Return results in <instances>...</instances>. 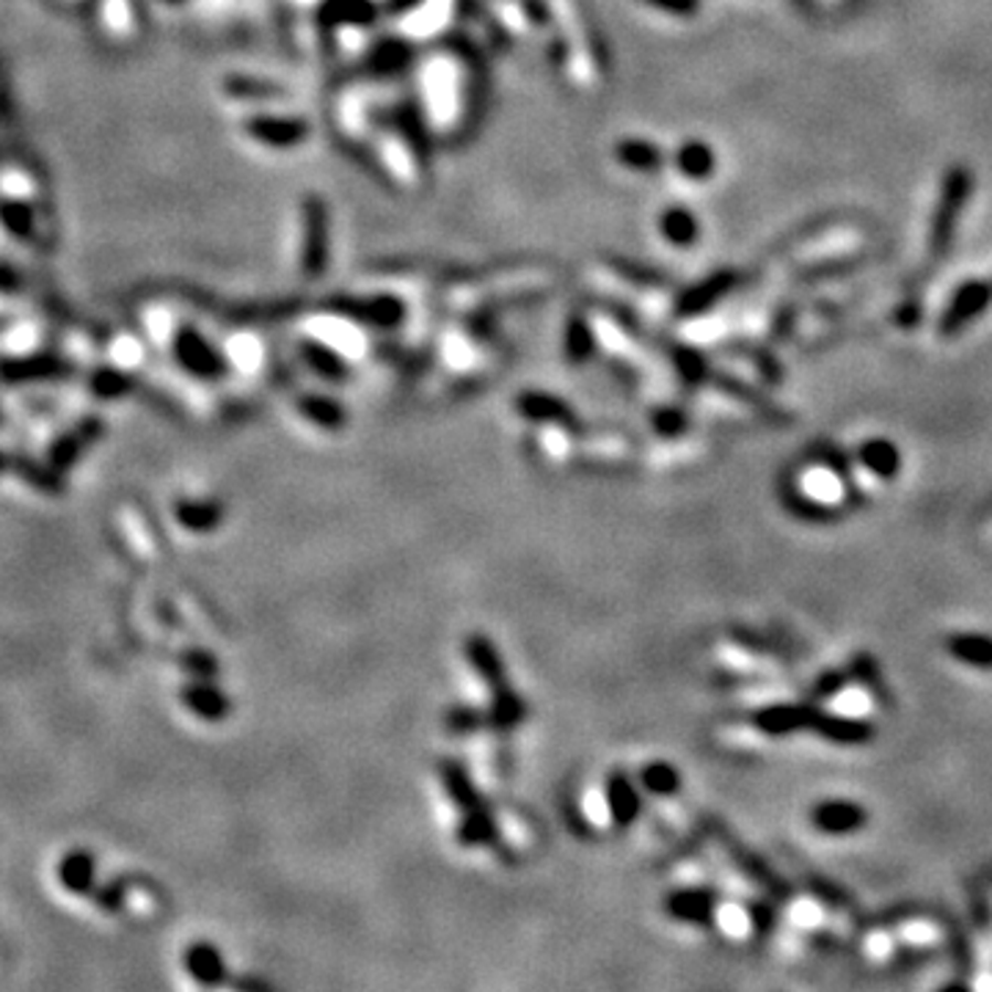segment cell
<instances>
[{"mask_svg": "<svg viewBox=\"0 0 992 992\" xmlns=\"http://www.w3.org/2000/svg\"><path fill=\"white\" fill-rule=\"evenodd\" d=\"M208 656L204 654H188V656H182V665L188 667V671H193V673H199V676H204V673H213V665H208Z\"/></svg>", "mask_w": 992, "mask_h": 992, "instance_id": "27", "label": "cell"}, {"mask_svg": "<svg viewBox=\"0 0 992 992\" xmlns=\"http://www.w3.org/2000/svg\"><path fill=\"white\" fill-rule=\"evenodd\" d=\"M946 651L973 671L992 673V637L979 632H957L946 637Z\"/></svg>", "mask_w": 992, "mask_h": 992, "instance_id": "10", "label": "cell"}, {"mask_svg": "<svg viewBox=\"0 0 992 992\" xmlns=\"http://www.w3.org/2000/svg\"><path fill=\"white\" fill-rule=\"evenodd\" d=\"M11 469V458L6 453H0V475H3V472H9Z\"/></svg>", "mask_w": 992, "mask_h": 992, "instance_id": "28", "label": "cell"}, {"mask_svg": "<svg viewBox=\"0 0 992 992\" xmlns=\"http://www.w3.org/2000/svg\"><path fill=\"white\" fill-rule=\"evenodd\" d=\"M94 899H97V907L103 912H119L125 907V879H116V883L94 890Z\"/></svg>", "mask_w": 992, "mask_h": 992, "instance_id": "24", "label": "cell"}, {"mask_svg": "<svg viewBox=\"0 0 992 992\" xmlns=\"http://www.w3.org/2000/svg\"><path fill=\"white\" fill-rule=\"evenodd\" d=\"M813 711H816V706L811 704H778L761 709L752 720H756L758 731L769 734V737H789V734L811 728Z\"/></svg>", "mask_w": 992, "mask_h": 992, "instance_id": "7", "label": "cell"}, {"mask_svg": "<svg viewBox=\"0 0 992 992\" xmlns=\"http://www.w3.org/2000/svg\"><path fill=\"white\" fill-rule=\"evenodd\" d=\"M992 306V278H965V282L957 284V289L951 293L949 304H946L943 315L938 320V334L943 339L960 337L968 326L979 320L982 315H988Z\"/></svg>", "mask_w": 992, "mask_h": 992, "instance_id": "3", "label": "cell"}, {"mask_svg": "<svg viewBox=\"0 0 992 992\" xmlns=\"http://www.w3.org/2000/svg\"><path fill=\"white\" fill-rule=\"evenodd\" d=\"M92 389L105 400L122 398V394L130 389V378L122 376V372H114V370H99L97 376H94Z\"/></svg>", "mask_w": 992, "mask_h": 992, "instance_id": "22", "label": "cell"}, {"mask_svg": "<svg viewBox=\"0 0 992 992\" xmlns=\"http://www.w3.org/2000/svg\"><path fill=\"white\" fill-rule=\"evenodd\" d=\"M425 103H428V122L433 127H453L461 119V77L455 72V64L447 59H431L425 64Z\"/></svg>", "mask_w": 992, "mask_h": 992, "instance_id": "2", "label": "cell"}, {"mask_svg": "<svg viewBox=\"0 0 992 992\" xmlns=\"http://www.w3.org/2000/svg\"><path fill=\"white\" fill-rule=\"evenodd\" d=\"M737 284H739L737 273L720 271V273H715V276L706 278V282H700L698 287L689 289L678 306H682L684 315H704V312H709L711 306L722 298V295L731 293Z\"/></svg>", "mask_w": 992, "mask_h": 992, "instance_id": "11", "label": "cell"}, {"mask_svg": "<svg viewBox=\"0 0 992 992\" xmlns=\"http://www.w3.org/2000/svg\"><path fill=\"white\" fill-rule=\"evenodd\" d=\"M857 267H863V256H838V260H827V262H819V265L805 267V271L800 273V278L819 282V278L844 276V273L857 271Z\"/></svg>", "mask_w": 992, "mask_h": 992, "instance_id": "20", "label": "cell"}, {"mask_svg": "<svg viewBox=\"0 0 992 992\" xmlns=\"http://www.w3.org/2000/svg\"><path fill=\"white\" fill-rule=\"evenodd\" d=\"M182 704L191 715H197L199 720H208V722H219L230 715V700L221 689L210 687V684L197 682L191 687L182 689Z\"/></svg>", "mask_w": 992, "mask_h": 992, "instance_id": "13", "label": "cell"}, {"mask_svg": "<svg viewBox=\"0 0 992 992\" xmlns=\"http://www.w3.org/2000/svg\"><path fill=\"white\" fill-rule=\"evenodd\" d=\"M11 469L39 494L48 496H61L66 492L64 481H61V472L53 469L50 464H36L31 458H11Z\"/></svg>", "mask_w": 992, "mask_h": 992, "instance_id": "16", "label": "cell"}, {"mask_svg": "<svg viewBox=\"0 0 992 992\" xmlns=\"http://www.w3.org/2000/svg\"><path fill=\"white\" fill-rule=\"evenodd\" d=\"M813 827L827 835H849L866 827L868 813L861 802L852 800H824L811 808Z\"/></svg>", "mask_w": 992, "mask_h": 992, "instance_id": "5", "label": "cell"}, {"mask_svg": "<svg viewBox=\"0 0 992 992\" xmlns=\"http://www.w3.org/2000/svg\"><path fill=\"white\" fill-rule=\"evenodd\" d=\"M659 232L665 235V241L671 243V246L689 249L695 246V241H698L700 226L698 219H695L687 208H673L659 219Z\"/></svg>", "mask_w": 992, "mask_h": 992, "instance_id": "17", "label": "cell"}, {"mask_svg": "<svg viewBox=\"0 0 992 992\" xmlns=\"http://www.w3.org/2000/svg\"><path fill=\"white\" fill-rule=\"evenodd\" d=\"M857 461L866 472H872L879 481H894L901 472V450L890 439H866L857 447Z\"/></svg>", "mask_w": 992, "mask_h": 992, "instance_id": "9", "label": "cell"}, {"mask_svg": "<svg viewBox=\"0 0 992 992\" xmlns=\"http://www.w3.org/2000/svg\"><path fill=\"white\" fill-rule=\"evenodd\" d=\"M816 737H822L824 742H833V745H846V747H855V745H866L874 739V726L868 720L857 715H846V711H838V715H830V711L816 709L813 711V720L811 728Z\"/></svg>", "mask_w": 992, "mask_h": 992, "instance_id": "4", "label": "cell"}, {"mask_svg": "<svg viewBox=\"0 0 992 992\" xmlns=\"http://www.w3.org/2000/svg\"><path fill=\"white\" fill-rule=\"evenodd\" d=\"M177 356H180V361L188 367V370L197 372V376H202V378L219 376V370H221L219 356H215L213 350L202 342V339L191 337V334L180 337V342H177Z\"/></svg>", "mask_w": 992, "mask_h": 992, "instance_id": "18", "label": "cell"}, {"mask_svg": "<svg viewBox=\"0 0 992 992\" xmlns=\"http://www.w3.org/2000/svg\"><path fill=\"white\" fill-rule=\"evenodd\" d=\"M64 372V365L55 359H28V361H6L0 365V376L9 383H22V381H42V378H53Z\"/></svg>", "mask_w": 992, "mask_h": 992, "instance_id": "19", "label": "cell"}, {"mask_svg": "<svg viewBox=\"0 0 992 992\" xmlns=\"http://www.w3.org/2000/svg\"><path fill=\"white\" fill-rule=\"evenodd\" d=\"M643 780H645V785L654 791H673L678 785L676 772H673L671 767H665V763H654V767L645 769Z\"/></svg>", "mask_w": 992, "mask_h": 992, "instance_id": "25", "label": "cell"}, {"mask_svg": "<svg viewBox=\"0 0 992 992\" xmlns=\"http://www.w3.org/2000/svg\"><path fill=\"white\" fill-rule=\"evenodd\" d=\"M846 684H849V676H846V673L838 671L824 673V676L819 678L816 687H813V700H816V704H824V700L838 698V695L846 689Z\"/></svg>", "mask_w": 992, "mask_h": 992, "instance_id": "23", "label": "cell"}, {"mask_svg": "<svg viewBox=\"0 0 992 992\" xmlns=\"http://www.w3.org/2000/svg\"><path fill=\"white\" fill-rule=\"evenodd\" d=\"M973 191H977V177H973V171L968 166H949L943 171V177H940L938 202H935L927 235V251L932 262H940L943 256L951 254L957 232H960L962 213L971 204Z\"/></svg>", "mask_w": 992, "mask_h": 992, "instance_id": "1", "label": "cell"}, {"mask_svg": "<svg viewBox=\"0 0 992 992\" xmlns=\"http://www.w3.org/2000/svg\"><path fill=\"white\" fill-rule=\"evenodd\" d=\"M720 924H722V929H726L728 935H745L747 932V924H750V918H747V912L745 910H739V907H734V905H728V907H722L720 910Z\"/></svg>", "mask_w": 992, "mask_h": 992, "instance_id": "26", "label": "cell"}, {"mask_svg": "<svg viewBox=\"0 0 992 992\" xmlns=\"http://www.w3.org/2000/svg\"><path fill=\"white\" fill-rule=\"evenodd\" d=\"M55 877H59V885L66 890V894L72 896L94 894V888H97V857H94L92 849L75 846V849L66 852V855L59 861Z\"/></svg>", "mask_w": 992, "mask_h": 992, "instance_id": "6", "label": "cell"}, {"mask_svg": "<svg viewBox=\"0 0 992 992\" xmlns=\"http://www.w3.org/2000/svg\"><path fill=\"white\" fill-rule=\"evenodd\" d=\"M673 907H676V912L682 918H689V921H706V918L711 916V896L687 890V894L678 896Z\"/></svg>", "mask_w": 992, "mask_h": 992, "instance_id": "21", "label": "cell"}, {"mask_svg": "<svg viewBox=\"0 0 992 992\" xmlns=\"http://www.w3.org/2000/svg\"><path fill=\"white\" fill-rule=\"evenodd\" d=\"M175 518L191 532H210L224 518V507L208 499H180L175 505Z\"/></svg>", "mask_w": 992, "mask_h": 992, "instance_id": "14", "label": "cell"}, {"mask_svg": "<svg viewBox=\"0 0 992 992\" xmlns=\"http://www.w3.org/2000/svg\"><path fill=\"white\" fill-rule=\"evenodd\" d=\"M676 166L687 180L693 182H706L717 169L715 149L704 141H689L684 144L676 152Z\"/></svg>", "mask_w": 992, "mask_h": 992, "instance_id": "15", "label": "cell"}, {"mask_svg": "<svg viewBox=\"0 0 992 992\" xmlns=\"http://www.w3.org/2000/svg\"><path fill=\"white\" fill-rule=\"evenodd\" d=\"M99 433H103V422H99L97 416H88V420L81 422L75 431H70V433H64V436L55 439L53 447H50V453H48V464L64 475V472H70L72 466L77 464V458L86 453L88 444H92Z\"/></svg>", "mask_w": 992, "mask_h": 992, "instance_id": "8", "label": "cell"}, {"mask_svg": "<svg viewBox=\"0 0 992 992\" xmlns=\"http://www.w3.org/2000/svg\"><path fill=\"white\" fill-rule=\"evenodd\" d=\"M186 968L199 984H204V988H219V984L226 979L224 957H221V951L215 949L213 943H204V940L188 946Z\"/></svg>", "mask_w": 992, "mask_h": 992, "instance_id": "12", "label": "cell"}]
</instances>
